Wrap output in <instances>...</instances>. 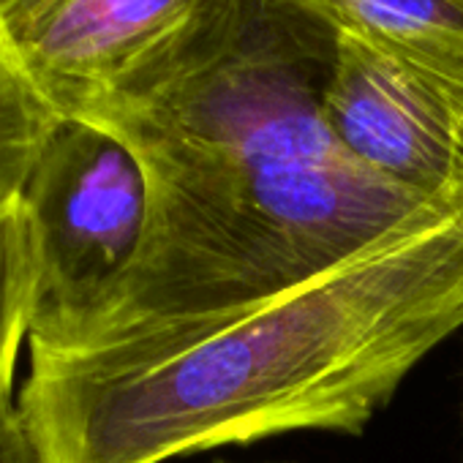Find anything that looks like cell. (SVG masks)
<instances>
[{
	"mask_svg": "<svg viewBox=\"0 0 463 463\" xmlns=\"http://www.w3.org/2000/svg\"><path fill=\"white\" fill-rule=\"evenodd\" d=\"M335 50L338 25L314 0H194L66 115L120 137L150 185L142 254L69 352L254 306L455 204L387 180L338 142L325 115Z\"/></svg>",
	"mask_w": 463,
	"mask_h": 463,
	"instance_id": "obj_1",
	"label": "cell"
},
{
	"mask_svg": "<svg viewBox=\"0 0 463 463\" xmlns=\"http://www.w3.org/2000/svg\"><path fill=\"white\" fill-rule=\"evenodd\" d=\"M463 327V204L232 314L31 357L20 390L50 463H164L289 430L360 433Z\"/></svg>",
	"mask_w": 463,
	"mask_h": 463,
	"instance_id": "obj_2",
	"label": "cell"
},
{
	"mask_svg": "<svg viewBox=\"0 0 463 463\" xmlns=\"http://www.w3.org/2000/svg\"><path fill=\"white\" fill-rule=\"evenodd\" d=\"M28 232L31 357L85 341L134 270L150 185L134 150L82 118H61L20 188Z\"/></svg>",
	"mask_w": 463,
	"mask_h": 463,
	"instance_id": "obj_3",
	"label": "cell"
},
{
	"mask_svg": "<svg viewBox=\"0 0 463 463\" xmlns=\"http://www.w3.org/2000/svg\"><path fill=\"white\" fill-rule=\"evenodd\" d=\"M325 115L338 142L373 172L463 204V82L338 31Z\"/></svg>",
	"mask_w": 463,
	"mask_h": 463,
	"instance_id": "obj_4",
	"label": "cell"
},
{
	"mask_svg": "<svg viewBox=\"0 0 463 463\" xmlns=\"http://www.w3.org/2000/svg\"><path fill=\"white\" fill-rule=\"evenodd\" d=\"M194 0H0L4 31L58 115L120 77Z\"/></svg>",
	"mask_w": 463,
	"mask_h": 463,
	"instance_id": "obj_5",
	"label": "cell"
},
{
	"mask_svg": "<svg viewBox=\"0 0 463 463\" xmlns=\"http://www.w3.org/2000/svg\"><path fill=\"white\" fill-rule=\"evenodd\" d=\"M338 25L401 61L463 82V4L458 0H314Z\"/></svg>",
	"mask_w": 463,
	"mask_h": 463,
	"instance_id": "obj_6",
	"label": "cell"
},
{
	"mask_svg": "<svg viewBox=\"0 0 463 463\" xmlns=\"http://www.w3.org/2000/svg\"><path fill=\"white\" fill-rule=\"evenodd\" d=\"M61 118L17 58L0 20V196L20 194Z\"/></svg>",
	"mask_w": 463,
	"mask_h": 463,
	"instance_id": "obj_7",
	"label": "cell"
},
{
	"mask_svg": "<svg viewBox=\"0 0 463 463\" xmlns=\"http://www.w3.org/2000/svg\"><path fill=\"white\" fill-rule=\"evenodd\" d=\"M33 268L20 194L0 196V392H14V368L31 325Z\"/></svg>",
	"mask_w": 463,
	"mask_h": 463,
	"instance_id": "obj_8",
	"label": "cell"
},
{
	"mask_svg": "<svg viewBox=\"0 0 463 463\" xmlns=\"http://www.w3.org/2000/svg\"><path fill=\"white\" fill-rule=\"evenodd\" d=\"M0 463H50L14 392H0Z\"/></svg>",
	"mask_w": 463,
	"mask_h": 463,
	"instance_id": "obj_9",
	"label": "cell"
},
{
	"mask_svg": "<svg viewBox=\"0 0 463 463\" xmlns=\"http://www.w3.org/2000/svg\"><path fill=\"white\" fill-rule=\"evenodd\" d=\"M458 4H463V0H458Z\"/></svg>",
	"mask_w": 463,
	"mask_h": 463,
	"instance_id": "obj_10",
	"label": "cell"
}]
</instances>
